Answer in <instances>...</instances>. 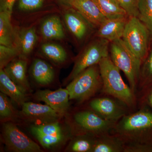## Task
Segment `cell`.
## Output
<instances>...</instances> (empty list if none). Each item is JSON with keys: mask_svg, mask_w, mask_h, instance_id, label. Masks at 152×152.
<instances>
[{"mask_svg": "<svg viewBox=\"0 0 152 152\" xmlns=\"http://www.w3.org/2000/svg\"><path fill=\"white\" fill-rule=\"evenodd\" d=\"M98 65L102 81L103 92L127 105H132L134 102L133 91L123 80L120 70L110 57L104 58Z\"/></svg>", "mask_w": 152, "mask_h": 152, "instance_id": "1", "label": "cell"}, {"mask_svg": "<svg viewBox=\"0 0 152 152\" xmlns=\"http://www.w3.org/2000/svg\"><path fill=\"white\" fill-rule=\"evenodd\" d=\"M110 43L111 59L115 65L126 75L134 92L140 74L141 61L134 54L122 39Z\"/></svg>", "mask_w": 152, "mask_h": 152, "instance_id": "2", "label": "cell"}, {"mask_svg": "<svg viewBox=\"0 0 152 152\" xmlns=\"http://www.w3.org/2000/svg\"><path fill=\"white\" fill-rule=\"evenodd\" d=\"M102 86L99 65L87 68L68 85L70 100L84 101L95 94Z\"/></svg>", "mask_w": 152, "mask_h": 152, "instance_id": "3", "label": "cell"}, {"mask_svg": "<svg viewBox=\"0 0 152 152\" xmlns=\"http://www.w3.org/2000/svg\"><path fill=\"white\" fill-rule=\"evenodd\" d=\"M129 18L122 39L142 62L148 53L151 35L148 28L137 17Z\"/></svg>", "mask_w": 152, "mask_h": 152, "instance_id": "4", "label": "cell"}, {"mask_svg": "<svg viewBox=\"0 0 152 152\" xmlns=\"http://www.w3.org/2000/svg\"><path fill=\"white\" fill-rule=\"evenodd\" d=\"M97 38L87 46L76 60L68 81H71L87 68L99 64L101 60L108 56L110 42L105 39Z\"/></svg>", "mask_w": 152, "mask_h": 152, "instance_id": "5", "label": "cell"}, {"mask_svg": "<svg viewBox=\"0 0 152 152\" xmlns=\"http://www.w3.org/2000/svg\"><path fill=\"white\" fill-rule=\"evenodd\" d=\"M2 135L6 146L16 152H42L40 147L12 122L3 124Z\"/></svg>", "mask_w": 152, "mask_h": 152, "instance_id": "6", "label": "cell"}, {"mask_svg": "<svg viewBox=\"0 0 152 152\" xmlns=\"http://www.w3.org/2000/svg\"><path fill=\"white\" fill-rule=\"evenodd\" d=\"M121 132L133 134L152 128V113L141 111L124 117L118 126Z\"/></svg>", "mask_w": 152, "mask_h": 152, "instance_id": "7", "label": "cell"}, {"mask_svg": "<svg viewBox=\"0 0 152 152\" xmlns=\"http://www.w3.org/2000/svg\"><path fill=\"white\" fill-rule=\"evenodd\" d=\"M34 97L38 101L44 102L50 107L61 117L67 113L69 109V96L66 88H59L54 91L49 90L38 91Z\"/></svg>", "mask_w": 152, "mask_h": 152, "instance_id": "8", "label": "cell"}, {"mask_svg": "<svg viewBox=\"0 0 152 152\" xmlns=\"http://www.w3.org/2000/svg\"><path fill=\"white\" fill-rule=\"evenodd\" d=\"M79 126L88 132L96 134L105 133L113 126L115 122L108 121L96 112L84 111L77 113L74 117Z\"/></svg>", "mask_w": 152, "mask_h": 152, "instance_id": "9", "label": "cell"}, {"mask_svg": "<svg viewBox=\"0 0 152 152\" xmlns=\"http://www.w3.org/2000/svg\"><path fill=\"white\" fill-rule=\"evenodd\" d=\"M22 114L25 118L32 121L45 123L57 121L61 117L48 105L25 102L22 105Z\"/></svg>", "mask_w": 152, "mask_h": 152, "instance_id": "10", "label": "cell"}, {"mask_svg": "<svg viewBox=\"0 0 152 152\" xmlns=\"http://www.w3.org/2000/svg\"><path fill=\"white\" fill-rule=\"evenodd\" d=\"M64 18L69 31L80 40L86 38L92 28L94 27L73 8L66 11Z\"/></svg>", "mask_w": 152, "mask_h": 152, "instance_id": "11", "label": "cell"}, {"mask_svg": "<svg viewBox=\"0 0 152 152\" xmlns=\"http://www.w3.org/2000/svg\"><path fill=\"white\" fill-rule=\"evenodd\" d=\"M91 107L100 116L115 122L124 115V111L115 101L108 98H96L90 103Z\"/></svg>", "mask_w": 152, "mask_h": 152, "instance_id": "12", "label": "cell"}, {"mask_svg": "<svg viewBox=\"0 0 152 152\" xmlns=\"http://www.w3.org/2000/svg\"><path fill=\"white\" fill-rule=\"evenodd\" d=\"M69 5L77 11L94 27L99 28L107 19L93 0H72Z\"/></svg>", "mask_w": 152, "mask_h": 152, "instance_id": "13", "label": "cell"}, {"mask_svg": "<svg viewBox=\"0 0 152 152\" xmlns=\"http://www.w3.org/2000/svg\"><path fill=\"white\" fill-rule=\"evenodd\" d=\"M127 18L107 19L100 26L96 36L110 42L122 39Z\"/></svg>", "mask_w": 152, "mask_h": 152, "instance_id": "14", "label": "cell"}, {"mask_svg": "<svg viewBox=\"0 0 152 152\" xmlns=\"http://www.w3.org/2000/svg\"><path fill=\"white\" fill-rule=\"evenodd\" d=\"M0 91L19 105L26 102L27 91L12 80L4 69L0 70Z\"/></svg>", "mask_w": 152, "mask_h": 152, "instance_id": "15", "label": "cell"}, {"mask_svg": "<svg viewBox=\"0 0 152 152\" xmlns=\"http://www.w3.org/2000/svg\"><path fill=\"white\" fill-rule=\"evenodd\" d=\"M27 65L26 60L19 59L11 61L3 69L12 80L29 91L30 87L26 77Z\"/></svg>", "mask_w": 152, "mask_h": 152, "instance_id": "16", "label": "cell"}, {"mask_svg": "<svg viewBox=\"0 0 152 152\" xmlns=\"http://www.w3.org/2000/svg\"><path fill=\"white\" fill-rule=\"evenodd\" d=\"M41 35L48 40H60L65 37L64 28L59 17L53 15L48 17L42 23Z\"/></svg>", "mask_w": 152, "mask_h": 152, "instance_id": "17", "label": "cell"}, {"mask_svg": "<svg viewBox=\"0 0 152 152\" xmlns=\"http://www.w3.org/2000/svg\"><path fill=\"white\" fill-rule=\"evenodd\" d=\"M31 73L35 81L41 86L51 83L55 77L54 71L51 66L40 59H36L31 67Z\"/></svg>", "mask_w": 152, "mask_h": 152, "instance_id": "18", "label": "cell"}, {"mask_svg": "<svg viewBox=\"0 0 152 152\" xmlns=\"http://www.w3.org/2000/svg\"><path fill=\"white\" fill-rule=\"evenodd\" d=\"M11 16L7 13L0 12V45L19 48L16 35L11 23Z\"/></svg>", "mask_w": 152, "mask_h": 152, "instance_id": "19", "label": "cell"}, {"mask_svg": "<svg viewBox=\"0 0 152 152\" xmlns=\"http://www.w3.org/2000/svg\"><path fill=\"white\" fill-rule=\"evenodd\" d=\"M107 19L127 18V14L117 0H93Z\"/></svg>", "mask_w": 152, "mask_h": 152, "instance_id": "20", "label": "cell"}, {"mask_svg": "<svg viewBox=\"0 0 152 152\" xmlns=\"http://www.w3.org/2000/svg\"><path fill=\"white\" fill-rule=\"evenodd\" d=\"M37 41V36L34 28L24 30L19 37V48L23 56L26 57L32 51Z\"/></svg>", "mask_w": 152, "mask_h": 152, "instance_id": "21", "label": "cell"}, {"mask_svg": "<svg viewBox=\"0 0 152 152\" xmlns=\"http://www.w3.org/2000/svg\"><path fill=\"white\" fill-rule=\"evenodd\" d=\"M41 50L43 54L57 64L64 62L67 59V55L61 46L53 43H45L42 45Z\"/></svg>", "mask_w": 152, "mask_h": 152, "instance_id": "22", "label": "cell"}, {"mask_svg": "<svg viewBox=\"0 0 152 152\" xmlns=\"http://www.w3.org/2000/svg\"><path fill=\"white\" fill-rule=\"evenodd\" d=\"M124 150L122 144L116 139L104 137L95 142L93 152H119Z\"/></svg>", "mask_w": 152, "mask_h": 152, "instance_id": "23", "label": "cell"}, {"mask_svg": "<svg viewBox=\"0 0 152 152\" xmlns=\"http://www.w3.org/2000/svg\"><path fill=\"white\" fill-rule=\"evenodd\" d=\"M137 18L148 28L152 37V0H139Z\"/></svg>", "mask_w": 152, "mask_h": 152, "instance_id": "24", "label": "cell"}, {"mask_svg": "<svg viewBox=\"0 0 152 152\" xmlns=\"http://www.w3.org/2000/svg\"><path fill=\"white\" fill-rule=\"evenodd\" d=\"M31 131L35 137L55 134L62 132L61 127L58 121L34 125L31 127Z\"/></svg>", "mask_w": 152, "mask_h": 152, "instance_id": "25", "label": "cell"}, {"mask_svg": "<svg viewBox=\"0 0 152 152\" xmlns=\"http://www.w3.org/2000/svg\"><path fill=\"white\" fill-rule=\"evenodd\" d=\"M20 53L18 47H10L0 45V67L4 69L13 59Z\"/></svg>", "mask_w": 152, "mask_h": 152, "instance_id": "26", "label": "cell"}, {"mask_svg": "<svg viewBox=\"0 0 152 152\" xmlns=\"http://www.w3.org/2000/svg\"><path fill=\"white\" fill-rule=\"evenodd\" d=\"M95 142V141L88 138H78L71 144L70 150L75 152H92Z\"/></svg>", "mask_w": 152, "mask_h": 152, "instance_id": "27", "label": "cell"}, {"mask_svg": "<svg viewBox=\"0 0 152 152\" xmlns=\"http://www.w3.org/2000/svg\"><path fill=\"white\" fill-rule=\"evenodd\" d=\"M15 112L8 96L4 93H0V117L1 119L12 118Z\"/></svg>", "mask_w": 152, "mask_h": 152, "instance_id": "28", "label": "cell"}, {"mask_svg": "<svg viewBox=\"0 0 152 152\" xmlns=\"http://www.w3.org/2000/svg\"><path fill=\"white\" fill-rule=\"evenodd\" d=\"M35 137L42 146L47 148L58 145L63 141L64 138L62 132L55 134L38 136Z\"/></svg>", "mask_w": 152, "mask_h": 152, "instance_id": "29", "label": "cell"}, {"mask_svg": "<svg viewBox=\"0 0 152 152\" xmlns=\"http://www.w3.org/2000/svg\"><path fill=\"white\" fill-rule=\"evenodd\" d=\"M128 17H138L139 0H117Z\"/></svg>", "mask_w": 152, "mask_h": 152, "instance_id": "30", "label": "cell"}, {"mask_svg": "<svg viewBox=\"0 0 152 152\" xmlns=\"http://www.w3.org/2000/svg\"><path fill=\"white\" fill-rule=\"evenodd\" d=\"M45 0H19L18 7L19 10L25 12L35 10L40 8Z\"/></svg>", "mask_w": 152, "mask_h": 152, "instance_id": "31", "label": "cell"}, {"mask_svg": "<svg viewBox=\"0 0 152 152\" xmlns=\"http://www.w3.org/2000/svg\"><path fill=\"white\" fill-rule=\"evenodd\" d=\"M142 76L144 80H152V49L143 66Z\"/></svg>", "mask_w": 152, "mask_h": 152, "instance_id": "32", "label": "cell"}, {"mask_svg": "<svg viewBox=\"0 0 152 152\" xmlns=\"http://www.w3.org/2000/svg\"><path fill=\"white\" fill-rule=\"evenodd\" d=\"M16 0H0V12H4L12 15L13 8Z\"/></svg>", "mask_w": 152, "mask_h": 152, "instance_id": "33", "label": "cell"}, {"mask_svg": "<svg viewBox=\"0 0 152 152\" xmlns=\"http://www.w3.org/2000/svg\"><path fill=\"white\" fill-rule=\"evenodd\" d=\"M148 101L150 104H151V106L152 107V92L150 94L149 96Z\"/></svg>", "mask_w": 152, "mask_h": 152, "instance_id": "34", "label": "cell"}, {"mask_svg": "<svg viewBox=\"0 0 152 152\" xmlns=\"http://www.w3.org/2000/svg\"><path fill=\"white\" fill-rule=\"evenodd\" d=\"M61 1L62 2L64 3V4H66L67 5H69V3L72 0H59Z\"/></svg>", "mask_w": 152, "mask_h": 152, "instance_id": "35", "label": "cell"}]
</instances>
